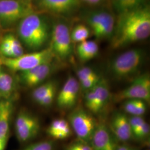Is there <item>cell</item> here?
Listing matches in <instances>:
<instances>
[{
  "label": "cell",
  "instance_id": "6da1fadb",
  "mask_svg": "<svg viewBox=\"0 0 150 150\" xmlns=\"http://www.w3.org/2000/svg\"><path fill=\"white\" fill-rule=\"evenodd\" d=\"M150 35V7L147 4L133 11L118 15L111 38L115 49L144 40Z\"/></svg>",
  "mask_w": 150,
  "mask_h": 150
},
{
  "label": "cell",
  "instance_id": "7a4b0ae2",
  "mask_svg": "<svg viewBox=\"0 0 150 150\" xmlns=\"http://www.w3.org/2000/svg\"><path fill=\"white\" fill-rule=\"evenodd\" d=\"M52 26L46 16L36 12L18 22L17 33L27 48L38 50L50 38Z\"/></svg>",
  "mask_w": 150,
  "mask_h": 150
},
{
  "label": "cell",
  "instance_id": "3957f363",
  "mask_svg": "<svg viewBox=\"0 0 150 150\" xmlns=\"http://www.w3.org/2000/svg\"><path fill=\"white\" fill-rule=\"evenodd\" d=\"M146 54L141 48H134L125 51L111 62L110 71L113 77L123 80L136 75L145 61Z\"/></svg>",
  "mask_w": 150,
  "mask_h": 150
},
{
  "label": "cell",
  "instance_id": "277c9868",
  "mask_svg": "<svg viewBox=\"0 0 150 150\" xmlns=\"http://www.w3.org/2000/svg\"><path fill=\"white\" fill-rule=\"evenodd\" d=\"M38 12L31 0L0 1V24L10 26L26 17Z\"/></svg>",
  "mask_w": 150,
  "mask_h": 150
},
{
  "label": "cell",
  "instance_id": "5b68a950",
  "mask_svg": "<svg viewBox=\"0 0 150 150\" xmlns=\"http://www.w3.org/2000/svg\"><path fill=\"white\" fill-rule=\"evenodd\" d=\"M54 57L51 49L48 47L30 54H23L17 57H4L0 60V64L12 71L22 72L53 62Z\"/></svg>",
  "mask_w": 150,
  "mask_h": 150
},
{
  "label": "cell",
  "instance_id": "8992f818",
  "mask_svg": "<svg viewBox=\"0 0 150 150\" xmlns=\"http://www.w3.org/2000/svg\"><path fill=\"white\" fill-rule=\"evenodd\" d=\"M50 48L55 57L66 61L71 56L73 51L72 42L68 25L63 21H58L52 26Z\"/></svg>",
  "mask_w": 150,
  "mask_h": 150
},
{
  "label": "cell",
  "instance_id": "52a82bcc",
  "mask_svg": "<svg viewBox=\"0 0 150 150\" xmlns=\"http://www.w3.org/2000/svg\"><path fill=\"white\" fill-rule=\"evenodd\" d=\"M69 120L81 141L90 142L97 126L96 122L91 114L82 108H78L70 113Z\"/></svg>",
  "mask_w": 150,
  "mask_h": 150
},
{
  "label": "cell",
  "instance_id": "ba28073f",
  "mask_svg": "<svg viewBox=\"0 0 150 150\" xmlns=\"http://www.w3.org/2000/svg\"><path fill=\"white\" fill-rule=\"evenodd\" d=\"M131 99L141 100L146 103H150V77L149 74H144L135 77L129 86L116 93L114 97L116 102Z\"/></svg>",
  "mask_w": 150,
  "mask_h": 150
},
{
  "label": "cell",
  "instance_id": "9c48e42d",
  "mask_svg": "<svg viewBox=\"0 0 150 150\" xmlns=\"http://www.w3.org/2000/svg\"><path fill=\"white\" fill-rule=\"evenodd\" d=\"M37 9L59 16H69L78 10L81 0H36Z\"/></svg>",
  "mask_w": 150,
  "mask_h": 150
},
{
  "label": "cell",
  "instance_id": "30bf717a",
  "mask_svg": "<svg viewBox=\"0 0 150 150\" xmlns=\"http://www.w3.org/2000/svg\"><path fill=\"white\" fill-rule=\"evenodd\" d=\"M80 86L79 81L70 76L57 97V104L62 109H70L76 105L79 98Z\"/></svg>",
  "mask_w": 150,
  "mask_h": 150
},
{
  "label": "cell",
  "instance_id": "8fae6325",
  "mask_svg": "<svg viewBox=\"0 0 150 150\" xmlns=\"http://www.w3.org/2000/svg\"><path fill=\"white\" fill-rule=\"evenodd\" d=\"M56 67L52 62L41 64L30 70L20 72V80L26 86H38L51 74Z\"/></svg>",
  "mask_w": 150,
  "mask_h": 150
},
{
  "label": "cell",
  "instance_id": "7c38bea8",
  "mask_svg": "<svg viewBox=\"0 0 150 150\" xmlns=\"http://www.w3.org/2000/svg\"><path fill=\"white\" fill-rule=\"evenodd\" d=\"M90 142L93 150H116L117 147L110 131L104 124L97 125Z\"/></svg>",
  "mask_w": 150,
  "mask_h": 150
},
{
  "label": "cell",
  "instance_id": "4fadbf2b",
  "mask_svg": "<svg viewBox=\"0 0 150 150\" xmlns=\"http://www.w3.org/2000/svg\"><path fill=\"white\" fill-rule=\"evenodd\" d=\"M110 129L118 141L127 142L133 136L129 117L124 113H116L110 123Z\"/></svg>",
  "mask_w": 150,
  "mask_h": 150
},
{
  "label": "cell",
  "instance_id": "5bb4252c",
  "mask_svg": "<svg viewBox=\"0 0 150 150\" xmlns=\"http://www.w3.org/2000/svg\"><path fill=\"white\" fill-rule=\"evenodd\" d=\"M86 25L91 30V32L95 35L101 27L107 22L115 19L112 15L106 10H98L87 12L83 16Z\"/></svg>",
  "mask_w": 150,
  "mask_h": 150
},
{
  "label": "cell",
  "instance_id": "9a60e30c",
  "mask_svg": "<svg viewBox=\"0 0 150 150\" xmlns=\"http://www.w3.org/2000/svg\"><path fill=\"white\" fill-rule=\"evenodd\" d=\"M13 105L8 99L0 101V139L8 136Z\"/></svg>",
  "mask_w": 150,
  "mask_h": 150
},
{
  "label": "cell",
  "instance_id": "2e32d148",
  "mask_svg": "<svg viewBox=\"0 0 150 150\" xmlns=\"http://www.w3.org/2000/svg\"><path fill=\"white\" fill-rule=\"evenodd\" d=\"M95 92V105L94 113H100L107 105L110 97V90L107 82L103 79L94 87Z\"/></svg>",
  "mask_w": 150,
  "mask_h": 150
},
{
  "label": "cell",
  "instance_id": "e0dca14e",
  "mask_svg": "<svg viewBox=\"0 0 150 150\" xmlns=\"http://www.w3.org/2000/svg\"><path fill=\"white\" fill-rule=\"evenodd\" d=\"M48 134L54 139H64L71 134L70 124L64 119L54 120L47 129Z\"/></svg>",
  "mask_w": 150,
  "mask_h": 150
},
{
  "label": "cell",
  "instance_id": "ac0fdd59",
  "mask_svg": "<svg viewBox=\"0 0 150 150\" xmlns=\"http://www.w3.org/2000/svg\"><path fill=\"white\" fill-rule=\"evenodd\" d=\"M76 51L79 59L81 62H85L96 57L98 54L99 47L95 41L86 40L78 43Z\"/></svg>",
  "mask_w": 150,
  "mask_h": 150
},
{
  "label": "cell",
  "instance_id": "d6986e66",
  "mask_svg": "<svg viewBox=\"0 0 150 150\" xmlns=\"http://www.w3.org/2000/svg\"><path fill=\"white\" fill-rule=\"evenodd\" d=\"M40 125L38 118H34L32 121L23 126L19 129H16V136L18 139L22 142H27L38 134Z\"/></svg>",
  "mask_w": 150,
  "mask_h": 150
},
{
  "label": "cell",
  "instance_id": "ffe728a7",
  "mask_svg": "<svg viewBox=\"0 0 150 150\" xmlns=\"http://www.w3.org/2000/svg\"><path fill=\"white\" fill-rule=\"evenodd\" d=\"M111 1L118 15L133 11L147 5L146 0H111Z\"/></svg>",
  "mask_w": 150,
  "mask_h": 150
},
{
  "label": "cell",
  "instance_id": "44dd1931",
  "mask_svg": "<svg viewBox=\"0 0 150 150\" xmlns=\"http://www.w3.org/2000/svg\"><path fill=\"white\" fill-rule=\"evenodd\" d=\"M15 90V83L10 75L0 68V96L8 99Z\"/></svg>",
  "mask_w": 150,
  "mask_h": 150
},
{
  "label": "cell",
  "instance_id": "7402d4cb",
  "mask_svg": "<svg viewBox=\"0 0 150 150\" xmlns=\"http://www.w3.org/2000/svg\"><path fill=\"white\" fill-rule=\"evenodd\" d=\"M123 107L125 112L132 116H142L144 115L147 109L146 102L137 99L126 100Z\"/></svg>",
  "mask_w": 150,
  "mask_h": 150
},
{
  "label": "cell",
  "instance_id": "603a6c76",
  "mask_svg": "<svg viewBox=\"0 0 150 150\" xmlns=\"http://www.w3.org/2000/svg\"><path fill=\"white\" fill-rule=\"evenodd\" d=\"M90 28L86 25L77 24L70 31L72 43H79L87 40L91 35Z\"/></svg>",
  "mask_w": 150,
  "mask_h": 150
},
{
  "label": "cell",
  "instance_id": "cb8c5ba5",
  "mask_svg": "<svg viewBox=\"0 0 150 150\" xmlns=\"http://www.w3.org/2000/svg\"><path fill=\"white\" fill-rule=\"evenodd\" d=\"M55 88H56V85L54 82L52 81L47 82L35 89L32 92V98L38 103Z\"/></svg>",
  "mask_w": 150,
  "mask_h": 150
},
{
  "label": "cell",
  "instance_id": "d4e9b609",
  "mask_svg": "<svg viewBox=\"0 0 150 150\" xmlns=\"http://www.w3.org/2000/svg\"><path fill=\"white\" fill-rule=\"evenodd\" d=\"M6 37L9 41L13 57H17L24 54L21 43L17 38L12 34H8L6 35Z\"/></svg>",
  "mask_w": 150,
  "mask_h": 150
},
{
  "label": "cell",
  "instance_id": "484cf974",
  "mask_svg": "<svg viewBox=\"0 0 150 150\" xmlns=\"http://www.w3.org/2000/svg\"><path fill=\"white\" fill-rule=\"evenodd\" d=\"M21 150H54V144L51 141H40L28 145Z\"/></svg>",
  "mask_w": 150,
  "mask_h": 150
},
{
  "label": "cell",
  "instance_id": "4316f807",
  "mask_svg": "<svg viewBox=\"0 0 150 150\" xmlns=\"http://www.w3.org/2000/svg\"><path fill=\"white\" fill-rule=\"evenodd\" d=\"M35 118L26 111H22L18 113L15 122V129H18L32 121Z\"/></svg>",
  "mask_w": 150,
  "mask_h": 150
},
{
  "label": "cell",
  "instance_id": "83f0119b",
  "mask_svg": "<svg viewBox=\"0 0 150 150\" xmlns=\"http://www.w3.org/2000/svg\"><path fill=\"white\" fill-rule=\"evenodd\" d=\"M77 76L79 79V82H81L90 78L97 77L99 75L91 68L88 67H83L77 70Z\"/></svg>",
  "mask_w": 150,
  "mask_h": 150
},
{
  "label": "cell",
  "instance_id": "f1b7e54d",
  "mask_svg": "<svg viewBox=\"0 0 150 150\" xmlns=\"http://www.w3.org/2000/svg\"><path fill=\"white\" fill-rule=\"evenodd\" d=\"M129 120L132 132V135L134 137V136L137 133L141 125L145 122V120L142 116H132V117H129Z\"/></svg>",
  "mask_w": 150,
  "mask_h": 150
},
{
  "label": "cell",
  "instance_id": "f546056e",
  "mask_svg": "<svg viewBox=\"0 0 150 150\" xmlns=\"http://www.w3.org/2000/svg\"><path fill=\"white\" fill-rule=\"evenodd\" d=\"M85 103L89 111L93 113L95 105V92L94 87L87 91L85 97Z\"/></svg>",
  "mask_w": 150,
  "mask_h": 150
},
{
  "label": "cell",
  "instance_id": "4dcf8cb0",
  "mask_svg": "<svg viewBox=\"0 0 150 150\" xmlns=\"http://www.w3.org/2000/svg\"><path fill=\"white\" fill-rule=\"evenodd\" d=\"M0 52L5 56V57H13V54L12 53L9 41H8L6 36L3 38L0 44Z\"/></svg>",
  "mask_w": 150,
  "mask_h": 150
},
{
  "label": "cell",
  "instance_id": "1f68e13d",
  "mask_svg": "<svg viewBox=\"0 0 150 150\" xmlns=\"http://www.w3.org/2000/svg\"><path fill=\"white\" fill-rule=\"evenodd\" d=\"M101 78L100 77V76H98L97 77H92L85 80L81 81L79 82L80 86L82 90L88 91L96 86L98 83V82L101 80Z\"/></svg>",
  "mask_w": 150,
  "mask_h": 150
},
{
  "label": "cell",
  "instance_id": "d6a6232c",
  "mask_svg": "<svg viewBox=\"0 0 150 150\" xmlns=\"http://www.w3.org/2000/svg\"><path fill=\"white\" fill-rule=\"evenodd\" d=\"M56 94V88H54L52 91H50L48 94L41 100L38 104L43 107H47L50 106L54 102V98Z\"/></svg>",
  "mask_w": 150,
  "mask_h": 150
},
{
  "label": "cell",
  "instance_id": "836d02e7",
  "mask_svg": "<svg viewBox=\"0 0 150 150\" xmlns=\"http://www.w3.org/2000/svg\"><path fill=\"white\" fill-rule=\"evenodd\" d=\"M150 125L145 121L140 127L134 137L139 139H144L148 137L150 134Z\"/></svg>",
  "mask_w": 150,
  "mask_h": 150
},
{
  "label": "cell",
  "instance_id": "e575fe53",
  "mask_svg": "<svg viewBox=\"0 0 150 150\" xmlns=\"http://www.w3.org/2000/svg\"><path fill=\"white\" fill-rule=\"evenodd\" d=\"M66 150H93V149L91 145L80 141L69 145Z\"/></svg>",
  "mask_w": 150,
  "mask_h": 150
},
{
  "label": "cell",
  "instance_id": "d590c367",
  "mask_svg": "<svg viewBox=\"0 0 150 150\" xmlns=\"http://www.w3.org/2000/svg\"><path fill=\"white\" fill-rule=\"evenodd\" d=\"M8 137L0 139V150H5L8 141Z\"/></svg>",
  "mask_w": 150,
  "mask_h": 150
},
{
  "label": "cell",
  "instance_id": "8d00e7d4",
  "mask_svg": "<svg viewBox=\"0 0 150 150\" xmlns=\"http://www.w3.org/2000/svg\"><path fill=\"white\" fill-rule=\"evenodd\" d=\"M90 5H96L101 2L102 0H81Z\"/></svg>",
  "mask_w": 150,
  "mask_h": 150
},
{
  "label": "cell",
  "instance_id": "74e56055",
  "mask_svg": "<svg viewBox=\"0 0 150 150\" xmlns=\"http://www.w3.org/2000/svg\"><path fill=\"white\" fill-rule=\"evenodd\" d=\"M116 150H136L134 148L131 147L127 145H124L117 146Z\"/></svg>",
  "mask_w": 150,
  "mask_h": 150
},
{
  "label": "cell",
  "instance_id": "f35d334b",
  "mask_svg": "<svg viewBox=\"0 0 150 150\" xmlns=\"http://www.w3.org/2000/svg\"><path fill=\"white\" fill-rule=\"evenodd\" d=\"M2 32V26L0 24V35H1Z\"/></svg>",
  "mask_w": 150,
  "mask_h": 150
},
{
  "label": "cell",
  "instance_id": "ab89813d",
  "mask_svg": "<svg viewBox=\"0 0 150 150\" xmlns=\"http://www.w3.org/2000/svg\"><path fill=\"white\" fill-rule=\"evenodd\" d=\"M0 1H2V0H0Z\"/></svg>",
  "mask_w": 150,
  "mask_h": 150
}]
</instances>
